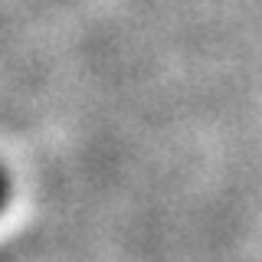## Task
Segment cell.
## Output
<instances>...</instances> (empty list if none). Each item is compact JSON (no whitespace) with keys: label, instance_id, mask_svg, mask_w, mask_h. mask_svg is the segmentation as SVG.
Wrapping results in <instances>:
<instances>
[{"label":"cell","instance_id":"1","mask_svg":"<svg viewBox=\"0 0 262 262\" xmlns=\"http://www.w3.org/2000/svg\"><path fill=\"white\" fill-rule=\"evenodd\" d=\"M0 203H4V177H0Z\"/></svg>","mask_w":262,"mask_h":262}]
</instances>
